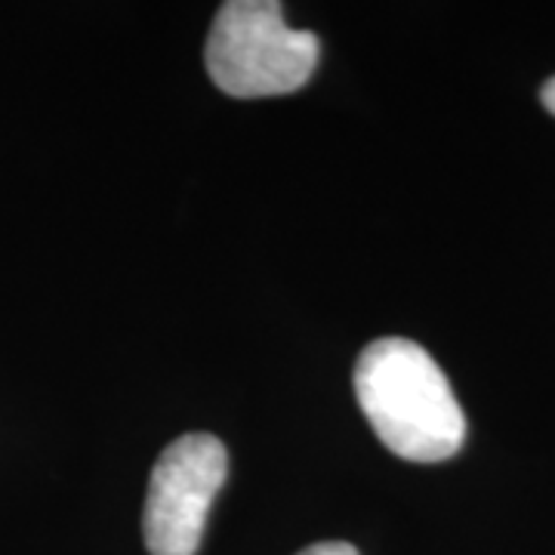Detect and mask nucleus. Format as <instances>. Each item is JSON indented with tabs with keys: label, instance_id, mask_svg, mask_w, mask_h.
Wrapping results in <instances>:
<instances>
[{
	"label": "nucleus",
	"instance_id": "2",
	"mask_svg": "<svg viewBox=\"0 0 555 555\" xmlns=\"http://www.w3.org/2000/svg\"><path fill=\"white\" fill-rule=\"evenodd\" d=\"M318 53L315 35L291 28L275 0H229L210 25L204 65L225 96L266 100L297 93Z\"/></svg>",
	"mask_w": 555,
	"mask_h": 555
},
{
	"label": "nucleus",
	"instance_id": "1",
	"mask_svg": "<svg viewBox=\"0 0 555 555\" xmlns=\"http://www.w3.org/2000/svg\"><path fill=\"white\" fill-rule=\"evenodd\" d=\"M356 398L374 436L401 460L441 463L466 441L451 383L414 339H374L356 361Z\"/></svg>",
	"mask_w": 555,
	"mask_h": 555
},
{
	"label": "nucleus",
	"instance_id": "4",
	"mask_svg": "<svg viewBox=\"0 0 555 555\" xmlns=\"http://www.w3.org/2000/svg\"><path fill=\"white\" fill-rule=\"evenodd\" d=\"M297 555H358V550L352 543H346V540H324V543L306 546V550Z\"/></svg>",
	"mask_w": 555,
	"mask_h": 555
},
{
	"label": "nucleus",
	"instance_id": "3",
	"mask_svg": "<svg viewBox=\"0 0 555 555\" xmlns=\"http://www.w3.org/2000/svg\"><path fill=\"white\" fill-rule=\"evenodd\" d=\"M229 473L225 444L210 433H189L177 438L158 456L145 513H142V537L152 555H195L210 506Z\"/></svg>",
	"mask_w": 555,
	"mask_h": 555
},
{
	"label": "nucleus",
	"instance_id": "5",
	"mask_svg": "<svg viewBox=\"0 0 555 555\" xmlns=\"http://www.w3.org/2000/svg\"><path fill=\"white\" fill-rule=\"evenodd\" d=\"M540 102H543V108L555 118V78H550L540 87Z\"/></svg>",
	"mask_w": 555,
	"mask_h": 555
}]
</instances>
